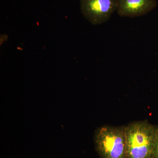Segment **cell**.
Returning a JSON list of instances; mask_svg holds the SVG:
<instances>
[{
    "label": "cell",
    "instance_id": "obj_2",
    "mask_svg": "<svg viewBox=\"0 0 158 158\" xmlns=\"http://www.w3.org/2000/svg\"><path fill=\"white\" fill-rule=\"evenodd\" d=\"M94 142L101 158H127L126 126L98 127L94 132Z\"/></svg>",
    "mask_w": 158,
    "mask_h": 158
},
{
    "label": "cell",
    "instance_id": "obj_4",
    "mask_svg": "<svg viewBox=\"0 0 158 158\" xmlns=\"http://www.w3.org/2000/svg\"><path fill=\"white\" fill-rule=\"evenodd\" d=\"M117 13L121 17H137L147 14L156 7V0H116Z\"/></svg>",
    "mask_w": 158,
    "mask_h": 158
},
{
    "label": "cell",
    "instance_id": "obj_1",
    "mask_svg": "<svg viewBox=\"0 0 158 158\" xmlns=\"http://www.w3.org/2000/svg\"><path fill=\"white\" fill-rule=\"evenodd\" d=\"M156 125L147 120L126 126L127 158H152Z\"/></svg>",
    "mask_w": 158,
    "mask_h": 158
},
{
    "label": "cell",
    "instance_id": "obj_6",
    "mask_svg": "<svg viewBox=\"0 0 158 158\" xmlns=\"http://www.w3.org/2000/svg\"><path fill=\"white\" fill-rule=\"evenodd\" d=\"M70 1H71V0H70Z\"/></svg>",
    "mask_w": 158,
    "mask_h": 158
},
{
    "label": "cell",
    "instance_id": "obj_5",
    "mask_svg": "<svg viewBox=\"0 0 158 158\" xmlns=\"http://www.w3.org/2000/svg\"><path fill=\"white\" fill-rule=\"evenodd\" d=\"M152 158H158V125L156 126L155 138Z\"/></svg>",
    "mask_w": 158,
    "mask_h": 158
},
{
    "label": "cell",
    "instance_id": "obj_3",
    "mask_svg": "<svg viewBox=\"0 0 158 158\" xmlns=\"http://www.w3.org/2000/svg\"><path fill=\"white\" fill-rule=\"evenodd\" d=\"M80 4L84 17L94 25L106 22L117 10L116 0H80Z\"/></svg>",
    "mask_w": 158,
    "mask_h": 158
}]
</instances>
